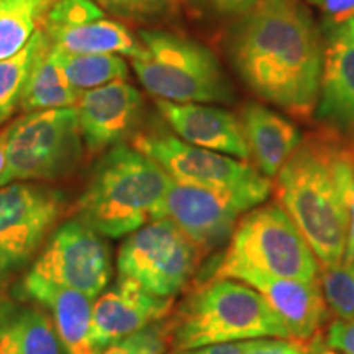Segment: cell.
Listing matches in <instances>:
<instances>
[{
    "label": "cell",
    "instance_id": "obj_1",
    "mask_svg": "<svg viewBox=\"0 0 354 354\" xmlns=\"http://www.w3.org/2000/svg\"><path fill=\"white\" fill-rule=\"evenodd\" d=\"M234 68L261 99L295 117L317 109L323 46L299 0H264L245 15L232 39Z\"/></svg>",
    "mask_w": 354,
    "mask_h": 354
},
{
    "label": "cell",
    "instance_id": "obj_2",
    "mask_svg": "<svg viewBox=\"0 0 354 354\" xmlns=\"http://www.w3.org/2000/svg\"><path fill=\"white\" fill-rule=\"evenodd\" d=\"M353 179L354 143H343L330 133L310 135L276 176L277 203L304 234L322 269L344 258Z\"/></svg>",
    "mask_w": 354,
    "mask_h": 354
},
{
    "label": "cell",
    "instance_id": "obj_3",
    "mask_svg": "<svg viewBox=\"0 0 354 354\" xmlns=\"http://www.w3.org/2000/svg\"><path fill=\"white\" fill-rule=\"evenodd\" d=\"M172 179L135 146L120 143L100 154L74 215L107 240L125 238L165 218Z\"/></svg>",
    "mask_w": 354,
    "mask_h": 354
},
{
    "label": "cell",
    "instance_id": "obj_4",
    "mask_svg": "<svg viewBox=\"0 0 354 354\" xmlns=\"http://www.w3.org/2000/svg\"><path fill=\"white\" fill-rule=\"evenodd\" d=\"M169 351L261 338L292 339L286 323L251 286L212 277L167 317Z\"/></svg>",
    "mask_w": 354,
    "mask_h": 354
},
{
    "label": "cell",
    "instance_id": "obj_5",
    "mask_svg": "<svg viewBox=\"0 0 354 354\" xmlns=\"http://www.w3.org/2000/svg\"><path fill=\"white\" fill-rule=\"evenodd\" d=\"M141 50L130 63L149 94L174 104L230 100L232 88L209 48L162 30L140 33Z\"/></svg>",
    "mask_w": 354,
    "mask_h": 354
},
{
    "label": "cell",
    "instance_id": "obj_6",
    "mask_svg": "<svg viewBox=\"0 0 354 354\" xmlns=\"http://www.w3.org/2000/svg\"><path fill=\"white\" fill-rule=\"evenodd\" d=\"M236 269L312 282L322 268L289 215L279 203H268L241 216L212 277H227Z\"/></svg>",
    "mask_w": 354,
    "mask_h": 354
},
{
    "label": "cell",
    "instance_id": "obj_7",
    "mask_svg": "<svg viewBox=\"0 0 354 354\" xmlns=\"http://www.w3.org/2000/svg\"><path fill=\"white\" fill-rule=\"evenodd\" d=\"M84 154L86 148L74 107L21 113L8 125L7 171L2 185L64 179L77 169Z\"/></svg>",
    "mask_w": 354,
    "mask_h": 354
},
{
    "label": "cell",
    "instance_id": "obj_8",
    "mask_svg": "<svg viewBox=\"0 0 354 354\" xmlns=\"http://www.w3.org/2000/svg\"><path fill=\"white\" fill-rule=\"evenodd\" d=\"M63 190L39 183H12L0 187V282L28 271L44 243L68 214Z\"/></svg>",
    "mask_w": 354,
    "mask_h": 354
},
{
    "label": "cell",
    "instance_id": "obj_9",
    "mask_svg": "<svg viewBox=\"0 0 354 354\" xmlns=\"http://www.w3.org/2000/svg\"><path fill=\"white\" fill-rule=\"evenodd\" d=\"M131 146L158 162L174 183L236 194L256 207L271 194V179L245 159L198 148L171 133H140Z\"/></svg>",
    "mask_w": 354,
    "mask_h": 354
},
{
    "label": "cell",
    "instance_id": "obj_10",
    "mask_svg": "<svg viewBox=\"0 0 354 354\" xmlns=\"http://www.w3.org/2000/svg\"><path fill=\"white\" fill-rule=\"evenodd\" d=\"M201 259L194 243L165 216L123 238L117 271L158 297L176 299L192 281Z\"/></svg>",
    "mask_w": 354,
    "mask_h": 354
},
{
    "label": "cell",
    "instance_id": "obj_11",
    "mask_svg": "<svg viewBox=\"0 0 354 354\" xmlns=\"http://www.w3.org/2000/svg\"><path fill=\"white\" fill-rule=\"evenodd\" d=\"M21 277L81 292L95 300L113 281L107 238L76 216L66 218L57 225Z\"/></svg>",
    "mask_w": 354,
    "mask_h": 354
},
{
    "label": "cell",
    "instance_id": "obj_12",
    "mask_svg": "<svg viewBox=\"0 0 354 354\" xmlns=\"http://www.w3.org/2000/svg\"><path fill=\"white\" fill-rule=\"evenodd\" d=\"M254 203L225 190L197 187L172 180L167 190L165 216L183 232L202 258L228 243L238 221Z\"/></svg>",
    "mask_w": 354,
    "mask_h": 354
},
{
    "label": "cell",
    "instance_id": "obj_13",
    "mask_svg": "<svg viewBox=\"0 0 354 354\" xmlns=\"http://www.w3.org/2000/svg\"><path fill=\"white\" fill-rule=\"evenodd\" d=\"M143 99L127 79L86 91L74 105L86 154H104L125 143L140 120Z\"/></svg>",
    "mask_w": 354,
    "mask_h": 354
},
{
    "label": "cell",
    "instance_id": "obj_14",
    "mask_svg": "<svg viewBox=\"0 0 354 354\" xmlns=\"http://www.w3.org/2000/svg\"><path fill=\"white\" fill-rule=\"evenodd\" d=\"M174 299L158 297L130 277L118 276L92 302L94 339L104 349L161 320L174 310Z\"/></svg>",
    "mask_w": 354,
    "mask_h": 354
},
{
    "label": "cell",
    "instance_id": "obj_15",
    "mask_svg": "<svg viewBox=\"0 0 354 354\" xmlns=\"http://www.w3.org/2000/svg\"><path fill=\"white\" fill-rule=\"evenodd\" d=\"M326 25L317 118L354 143V17Z\"/></svg>",
    "mask_w": 354,
    "mask_h": 354
},
{
    "label": "cell",
    "instance_id": "obj_16",
    "mask_svg": "<svg viewBox=\"0 0 354 354\" xmlns=\"http://www.w3.org/2000/svg\"><path fill=\"white\" fill-rule=\"evenodd\" d=\"M227 279L241 281L258 290L286 323L294 342H310L328 320L330 310L318 281L307 282L269 276L254 269H236L230 272Z\"/></svg>",
    "mask_w": 354,
    "mask_h": 354
},
{
    "label": "cell",
    "instance_id": "obj_17",
    "mask_svg": "<svg viewBox=\"0 0 354 354\" xmlns=\"http://www.w3.org/2000/svg\"><path fill=\"white\" fill-rule=\"evenodd\" d=\"M15 299L37 304L50 313L64 354H102L104 351L94 339V300L81 292L21 277L15 287Z\"/></svg>",
    "mask_w": 354,
    "mask_h": 354
},
{
    "label": "cell",
    "instance_id": "obj_18",
    "mask_svg": "<svg viewBox=\"0 0 354 354\" xmlns=\"http://www.w3.org/2000/svg\"><path fill=\"white\" fill-rule=\"evenodd\" d=\"M156 107L177 138L185 143L245 161L251 158L241 122L227 110L159 99H156Z\"/></svg>",
    "mask_w": 354,
    "mask_h": 354
},
{
    "label": "cell",
    "instance_id": "obj_19",
    "mask_svg": "<svg viewBox=\"0 0 354 354\" xmlns=\"http://www.w3.org/2000/svg\"><path fill=\"white\" fill-rule=\"evenodd\" d=\"M240 122L256 167L269 179L276 177L302 143L299 128L261 104H248Z\"/></svg>",
    "mask_w": 354,
    "mask_h": 354
},
{
    "label": "cell",
    "instance_id": "obj_20",
    "mask_svg": "<svg viewBox=\"0 0 354 354\" xmlns=\"http://www.w3.org/2000/svg\"><path fill=\"white\" fill-rule=\"evenodd\" d=\"M44 30V28H43ZM56 50L79 55H118L135 57L141 50L136 38L122 21L104 19L71 28L44 30Z\"/></svg>",
    "mask_w": 354,
    "mask_h": 354
},
{
    "label": "cell",
    "instance_id": "obj_21",
    "mask_svg": "<svg viewBox=\"0 0 354 354\" xmlns=\"http://www.w3.org/2000/svg\"><path fill=\"white\" fill-rule=\"evenodd\" d=\"M0 354H64L50 313L19 304L0 328Z\"/></svg>",
    "mask_w": 354,
    "mask_h": 354
},
{
    "label": "cell",
    "instance_id": "obj_22",
    "mask_svg": "<svg viewBox=\"0 0 354 354\" xmlns=\"http://www.w3.org/2000/svg\"><path fill=\"white\" fill-rule=\"evenodd\" d=\"M79 92L74 91L57 63L56 50L50 38L39 50L26 81L20 112H38L50 109H68L77 104Z\"/></svg>",
    "mask_w": 354,
    "mask_h": 354
},
{
    "label": "cell",
    "instance_id": "obj_23",
    "mask_svg": "<svg viewBox=\"0 0 354 354\" xmlns=\"http://www.w3.org/2000/svg\"><path fill=\"white\" fill-rule=\"evenodd\" d=\"M56 0H0V59L19 53L32 39Z\"/></svg>",
    "mask_w": 354,
    "mask_h": 354
},
{
    "label": "cell",
    "instance_id": "obj_24",
    "mask_svg": "<svg viewBox=\"0 0 354 354\" xmlns=\"http://www.w3.org/2000/svg\"><path fill=\"white\" fill-rule=\"evenodd\" d=\"M56 56L71 87L79 94L128 76L127 61L118 55H79L56 50Z\"/></svg>",
    "mask_w": 354,
    "mask_h": 354
},
{
    "label": "cell",
    "instance_id": "obj_25",
    "mask_svg": "<svg viewBox=\"0 0 354 354\" xmlns=\"http://www.w3.org/2000/svg\"><path fill=\"white\" fill-rule=\"evenodd\" d=\"M46 41V32L39 28L19 53L0 59V125L10 120L17 110H20L30 71Z\"/></svg>",
    "mask_w": 354,
    "mask_h": 354
},
{
    "label": "cell",
    "instance_id": "obj_26",
    "mask_svg": "<svg viewBox=\"0 0 354 354\" xmlns=\"http://www.w3.org/2000/svg\"><path fill=\"white\" fill-rule=\"evenodd\" d=\"M318 282L330 312L339 320L354 318V261L320 269Z\"/></svg>",
    "mask_w": 354,
    "mask_h": 354
},
{
    "label": "cell",
    "instance_id": "obj_27",
    "mask_svg": "<svg viewBox=\"0 0 354 354\" xmlns=\"http://www.w3.org/2000/svg\"><path fill=\"white\" fill-rule=\"evenodd\" d=\"M167 351H169V331H167L166 318L109 344L102 354H166Z\"/></svg>",
    "mask_w": 354,
    "mask_h": 354
},
{
    "label": "cell",
    "instance_id": "obj_28",
    "mask_svg": "<svg viewBox=\"0 0 354 354\" xmlns=\"http://www.w3.org/2000/svg\"><path fill=\"white\" fill-rule=\"evenodd\" d=\"M105 12L92 0H56L44 20V30L71 28L104 19Z\"/></svg>",
    "mask_w": 354,
    "mask_h": 354
},
{
    "label": "cell",
    "instance_id": "obj_29",
    "mask_svg": "<svg viewBox=\"0 0 354 354\" xmlns=\"http://www.w3.org/2000/svg\"><path fill=\"white\" fill-rule=\"evenodd\" d=\"M102 10L118 19L146 21L169 10L171 0H92Z\"/></svg>",
    "mask_w": 354,
    "mask_h": 354
},
{
    "label": "cell",
    "instance_id": "obj_30",
    "mask_svg": "<svg viewBox=\"0 0 354 354\" xmlns=\"http://www.w3.org/2000/svg\"><path fill=\"white\" fill-rule=\"evenodd\" d=\"M202 10L216 17H245L264 0H192Z\"/></svg>",
    "mask_w": 354,
    "mask_h": 354
},
{
    "label": "cell",
    "instance_id": "obj_31",
    "mask_svg": "<svg viewBox=\"0 0 354 354\" xmlns=\"http://www.w3.org/2000/svg\"><path fill=\"white\" fill-rule=\"evenodd\" d=\"M325 343L342 354H354V318L336 320L326 330Z\"/></svg>",
    "mask_w": 354,
    "mask_h": 354
},
{
    "label": "cell",
    "instance_id": "obj_32",
    "mask_svg": "<svg viewBox=\"0 0 354 354\" xmlns=\"http://www.w3.org/2000/svg\"><path fill=\"white\" fill-rule=\"evenodd\" d=\"M245 354H305V346L294 339L261 338L251 339Z\"/></svg>",
    "mask_w": 354,
    "mask_h": 354
},
{
    "label": "cell",
    "instance_id": "obj_33",
    "mask_svg": "<svg viewBox=\"0 0 354 354\" xmlns=\"http://www.w3.org/2000/svg\"><path fill=\"white\" fill-rule=\"evenodd\" d=\"M320 7L328 17V24H338L354 17V0H322Z\"/></svg>",
    "mask_w": 354,
    "mask_h": 354
},
{
    "label": "cell",
    "instance_id": "obj_34",
    "mask_svg": "<svg viewBox=\"0 0 354 354\" xmlns=\"http://www.w3.org/2000/svg\"><path fill=\"white\" fill-rule=\"evenodd\" d=\"M250 342H234V343H220L209 344V346L194 348V349H179V351H167L166 354H245Z\"/></svg>",
    "mask_w": 354,
    "mask_h": 354
},
{
    "label": "cell",
    "instance_id": "obj_35",
    "mask_svg": "<svg viewBox=\"0 0 354 354\" xmlns=\"http://www.w3.org/2000/svg\"><path fill=\"white\" fill-rule=\"evenodd\" d=\"M348 214H349V223H348V241H346V251H344L343 261H354V179L351 183L348 192Z\"/></svg>",
    "mask_w": 354,
    "mask_h": 354
},
{
    "label": "cell",
    "instance_id": "obj_36",
    "mask_svg": "<svg viewBox=\"0 0 354 354\" xmlns=\"http://www.w3.org/2000/svg\"><path fill=\"white\" fill-rule=\"evenodd\" d=\"M19 302L20 300H17L15 295H12L10 286L0 282V328H2L3 323L7 322V318L10 317V313L19 305Z\"/></svg>",
    "mask_w": 354,
    "mask_h": 354
},
{
    "label": "cell",
    "instance_id": "obj_37",
    "mask_svg": "<svg viewBox=\"0 0 354 354\" xmlns=\"http://www.w3.org/2000/svg\"><path fill=\"white\" fill-rule=\"evenodd\" d=\"M305 354H342L335 349H331L328 344L325 343V339L320 338V335H317L315 338H312L310 342L304 343Z\"/></svg>",
    "mask_w": 354,
    "mask_h": 354
},
{
    "label": "cell",
    "instance_id": "obj_38",
    "mask_svg": "<svg viewBox=\"0 0 354 354\" xmlns=\"http://www.w3.org/2000/svg\"><path fill=\"white\" fill-rule=\"evenodd\" d=\"M7 140H8V125L0 130V185H2L3 176L7 171Z\"/></svg>",
    "mask_w": 354,
    "mask_h": 354
},
{
    "label": "cell",
    "instance_id": "obj_39",
    "mask_svg": "<svg viewBox=\"0 0 354 354\" xmlns=\"http://www.w3.org/2000/svg\"><path fill=\"white\" fill-rule=\"evenodd\" d=\"M308 2L315 3V6H320V2H322V0H308Z\"/></svg>",
    "mask_w": 354,
    "mask_h": 354
},
{
    "label": "cell",
    "instance_id": "obj_40",
    "mask_svg": "<svg viewBox=\"0 0 354 354\" xmlns=\"http://www.w3.org/2000/svg\"><path fill=\"white\" fill-rule=\"evenodd\" d=\"M171 2H176V0H171Z\"/></svg>",
    "mask_w": 354,
    "mask_h": 354
}]
</instances>
